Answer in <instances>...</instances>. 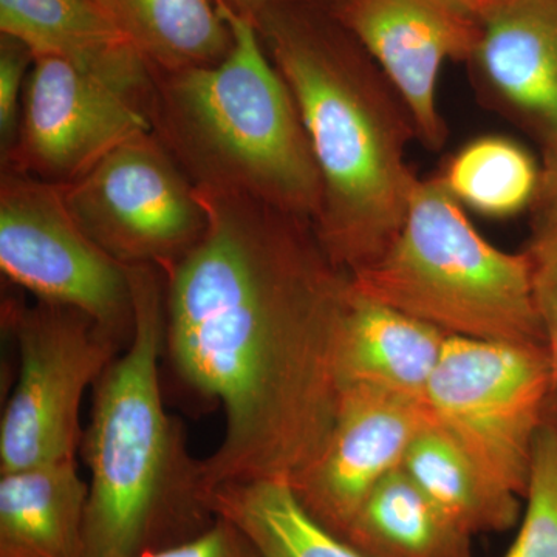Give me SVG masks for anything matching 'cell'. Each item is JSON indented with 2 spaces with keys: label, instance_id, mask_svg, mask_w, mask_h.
Returning a JSON list of instances; mask_svg holds the SVG:
<instances>
[{
  "label": "cell",
  "instance_id": "obj_1",
  "mask_svg": "<svg viewBox=\"0 0 557 557\" xmlns=\"http://www.w3.org/2000/svg\"><path fill=\"white\" fill-rule=\"evenodd\" d=\"M196 188L197 244L164 271V350L183 383L218 399L209 493L292 479L317 456L341 395L336 354L348 281L310 220L251 197Z\"/></svg>",
  "mask_w": 557,
  "mask_h": 557
},
{
  "label": "cell",
  "instance_id": "obj_2",
  "mask_svg": "<svg viewBox=\"0 0 557 557\" xmlns=\"http://www.w3.org/2000/svg\"><path fill=\"white\" fill-rule=\"evenodd\" d=\"M256 25L317 161L318 239L338 269H366L397 239L418 183L408 164L417 139L408 109L354 36L289 3L263 11Z\"/></svg>",
  "mask_w": 557,
  "mask_h": 557
},
{
  "label": "cell",
  "instance_id": "obj_3",
  "mask_svg": "<svg viewBox=\"0 0 557 557\" xmlns=\"http://www.w3.org/2000/svg\"><path fill=\"white\" fill-rule=\"evenodd\" d=\"M160 270L129 267L134 330L95 386L81 454L89 468V557L174 547L212 525L201 460L164 408V287Z\"/></svg>",
  "mask_w": 557,
  "mask_h": 557
},
{
  "label": "cell",
  "instance_id": "obj_4",
  "mask_svg": "<svg viewBox=\"0 0 557 557\" xmlns=\"http://www.w3.org/2000/svg\"><path fill=\"white\" fill-rule=\"evenodd\" d=\"M220 16L233 35L222 61L152 70V132L194 186L251 197L313 223L321 177L298 106L256 21Z\"/></svg>",
  "mask_w": 557,
  "mask_h": 557
},
{
  "label": "cell",
  "instance_id": "obj_5",
  "mask_svg": "<svg viewBox=\"0 0 557 557\" xmlns=\"http://www.w3.org/2000/svg\"><path fill=\"white\" fill-rule=\"evenodd\" d=\"M348 276L355 292L453 338L547 347L525 252L490 244L438 175L418 178L397 239Z\"/></svg>",
  "mask_w": 557,
  "mask_h": 557
},
{
  "label": "cell",
  "instance_id": "obj_6",
  "mask_svg": "<svg viewBox=\"0 0 557 557\" xmlns=\"http://www.w3.org/2000/svg\"><path fill=\"white\" fill-rule=\"evenodd\" d=\"M3 313L20 373L0 423V474L76 458L84 395L126 341L70 307L13 300Z\"/></svg>",
  "mask_w": 557,
  "mask_h": 557
},
{
  "label": "cell",
  "instance_id": "obj_7",
  "mask_svg": "<svg viewBox=\"0 0 557 557\" xmlns=\"http://www.w3.org/2000/svg\"><path fill=\"white\" fill-rule=\"evenodd\" d=\"M549 384L547 347L449 336L426 405L487 478L525 498Z\"/></svg>",
  "mask_w": 557,
  "mask_h": 557
},
{
  "label": "cell",
  "instance_id": "obj_8",
  "mask_svg": "<svg viewBox=\"0 0 557 557\" xmlns=\"http://www.w3.org/2000/svg\"><path fill=\"white\" fill-rule=\"evenodd\" d=\"M0 269L39 302L83 311L129 343V267L113 259L69 211L61 185L7 166L0 182Z\"/></svg>",
  "mask_w": 557,
  "mask_h": 557
},
{
  "label": "cell",
  "instance_id": "obj_9",
  "mask_svg": "<svg viewBox=\"0 0 557 557\" xmlns=\"http://www.w3.org/2000/svg\"><path fill=\"white\" fill-rule=\"evenodd\" d=\"M61 186L81 228L126 267L164 273L207 228L193 182L152 131L121 143Z\"/></svg>",
  "mask_w": 557,
  "mask_h": 557
},
{
  "label": "cell",
  "instance_id": "obj_10",
  "mask_svg": "<svg viewBox=\"0 0 557 557\" xmlns=\"http://www.w3.org/2000/svg\"><path fill=\"white\" fill-rule=\"evenodd\" d=\"M152 131L137 98L60 58H35L7 166L67 185L106 153Z\"/></svg>",
  "mask_w": 557,
  "mask_h": 557
},
{
  "label": "cell",
  "instance_id": "obj_11",
  "mask_svg": "<svg viewBox=\"0 0 557 557\" xmlns=\"http://www.w3.org/2000/svg\"><path fill=\"white\" fill-rule=\"evenodd\" d=\"M336 17L397 91L418 141L442 149L448 127L438 110V78L446 61L469 62L478 47L471 0H343Z\"/></svg>",
  "mask_w": 557,
  "mask_h": 557
},
{
  "label": "cell",
  "instance_id": "obj_12",
  "mask_svg": "<svg viewBox=\"0 0 557 557\" xmlns=\"http://www.w3.org/2000/svg\"><path fill=\"white\" fill-rule=\"evenodd\" d=\"M429 420L426 401L348 384L324 445L288 485L311 518L344 539L370 493L401 468Z\"/></svg>",
  "mask_w": 557,
  "mask_h": 557
},
{
  "label": "cell",
  "instance_id": "obj_13",
  "mask_svg": "<svg viewBox=\"0 0 557 557\" xmlns=\"http://www.w3.org/2000/svg\"><path fill=\"white\" fill-rule=\"evenodd\" d=\"M480 39L471 61L487 108L541 143L557 141V0H471Z\"/></svg>",
  "mask_w": 557,
  "mask_h": 557
},
{
  "label": "cell",
  "instance_id": "obj_14",
  "mask_svg": "<svg viewBox=\"0 0 557 557\" xmlns=\"http://www.w3.org/2000/svg\"><path fill=\"white\" fill-rule=\"evenodd\" d=\"M0 32L33 58H60L148 110L153 72L112 11L95 0H0Z\"/></svg>",
  "mask_w": 557,
  "mask_h": 557
},
{
  "label": "cell",
  "instance_id": "obj_15",
  "mask_svg": "<svg viewBox=\"0 0 557 557\" xmlns=\"http://www.w3.org/2000/svg\"><path fill=\"white\" fill-rule=\"evenodd\" d=\"M448 338L442 330L355 292L348 281L336 354L341 388L361 384L426 401Z\"/></svg>",
  "mask_w": 557,
  "mask_h": 557
},
{
  "label": "cell",
  "instance_id": "obj_16",
  "mask_svg": "<svg viewBox=\"0 0 557 557\" xmlns=\"http://www.w3.org/2000/svg\"><path fill=\"white\" fill-rule=\"evenodd\" d=\"M76 458L0 474V557H89Z\"/></svg>",
  "mask_w": 557,
  "mask_h": 557
},
{
  "label": "cell",
  "instance_id": "obj_17",
  "mask_svg": "<svg viewBox=\"0 0 557 557\" xmlns=\"http://www.w3.org/2000/svg\"><path fill=\"white\" fill-rule=\"evenodd\" d=\"M401 468L471 536L502 533L519 522L522 498L487 478L432 416L410 443Z\"/></svg>",
  "mask_w": 557,
  "mask_h": 557
},
{
  "label": "cell",
  "instance_id": "obj_18",
  "mask_svg": "<svg viewBox=\"0 0 557 557\" xmlns=\"http://www.w3.org/2000/svg\"><path fill=\"white\" fill-rule=\"evenodd\" d=\"M471 537L398 468L370 493L344 541L366 557H472Z\"/></svg>",
  "mask_w": 557,
  "mask_h": 557
},
{
  "label": "cell",
  "instance_id": "obj_19",
  "mask_svg": "<svg viewBox=\"0 0 557 557\" xmlns=\"http://www.w3.org/2000/svg\"><path fill=\"white\" fill-rule=\"evenodd\" d=\"M208 500L215 518L233 523L259 557H366L311 518L287 479L226 483Z\"/></svg>",
  "mask_w": 557,
  "mask_h": 557
},
{
  "label": "cell",
  "instance_id": "obj_20",
  "mask_svg": "<svg viewBox=\"0 0 557 557\" xmlns=\"http://www.w3.org/2000/svg\"><path fill=\"white\" fill-rule=\"evenodd\" d=\"M110 9L152 70L218 64L233 46L212 0H110Z\"/></svg>",
  "mask_w": 557,
  "mask_h": 557
},
{
  "label": "cell",
  "instance_id": "obj_21",
  "mask_svg": "<svg viewBox=\"0 0 557 557\" xmlns=\"http://www.w3.org/2000/svg\"><path fill=\"white\" fill-rule=\"evenodd\" d=\"M437 175L465 209L508 219L533 205L541 166L515 139L485 135L457 150Z\"/></svg>",
  "mask_w": 557,
  "mask_h": 557
},
{
  "label": "cell",
  "instance_id": "obj_22",
  "mask_svg": "<svg viewBox=\"0 0 557 557\" xmlns=\"http://www.w3.org/2000/svg\"><path fill=\"white\" fill-rule=\"evenodd\" d=\"M527 509L504 557H557V432L544 424L534 443Z\"/></svg>",
  "mask_w": 557,
  "mask_h": 557
},
{
  "label": "cell",
  "instance_id": "obj_23",
  "mask_svg": "<svg viewBox=\"0 0 557 557\" xmlns=\"http://www.w3.org/2000/svg\"><path fill=\"white\" fill-rule=\"evenodd\" d=\"M523 252L530 265L531 293L552 368L545 424L557 432V223L533 228Z\"/></svg>",
  "mask_w": 557,
  "mask_h": 557
},
{
  "label": "cell",
  "instance_id": "obj_24",
  "mask_svg": "<svg viewBox=\"0 0 557 557\" xmlns=\"http://www.w3.org/2000/svg\"><path fill=\"white\" fill-rule=\"evenodd\" d=\"M35 61L30 50L16 39L3 36L0 50V137L3 149L9 150L20 127L21 94H24L28 64Z\"/></svg>",
  "mask_w": 557,
  "mask_h": 557
},
{
  "label": "cell",
  "instance_id": "obj_25",
  "mask_svg": "<svg viewBox=\"0 0 557 557\" xmlns=\"http://www.w3.org/2000/svg\"><path fill=\"white\" fill-rule=\"evenodd\" d=\"M135 557H259L244 534L228 520L218 518L199 536Z\"/></svg>",
  "mask_w": 557,
  "mask_h": 557
},
{
  "label": "cell",
  "instance_id": "obj_26",
  "mask_svg": "<svg viewBox=\"0 0 557 557\" xmlns=\"http://www.w3.org/2000/svg\"><path fill=\"white\" fill-rule=\"evenodd\" d=\"M530 212L533 228L557 223V141L544 148L541 180Z\"/></svg>",
  "mask_w": 557,
  "mask_h": 557
},
{
  "label": "cell",
  "instance_id": "obj_27",
  "mask_svg": "<svg viewBox=\"0 0 557 557\" xmlns=\"http://www.w3.org/2000/svg\"><path fill=\"white\" fill-rule=\"evenodd\" d=\"M219 13H233L258 20L263 11L292 3L293 0H212Z\"/></svg>",
  "mask_w": 557,
  "mask_h": 557
},
{
  "label": "cell",
  "instance_id": "obj_28",
  "mask_svg": "<svg viewBox=\"0 0 557 557\" xmlns=\"http://www.w3.org/2000/svg\"><path fill=\"white\" fill-rule=\"evenodd\" d=\"M95 2H98L100 5L106 7V9L112 11V9H110V0H95Z\"/></svg>",
  "mask_w": 557,
  "mask_h": 557
}]
</instances>
